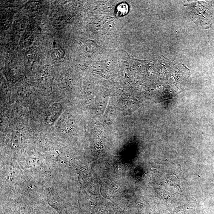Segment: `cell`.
<instances>
[{
  "label": "cell",
  "mask_w": 214,
  "mask_h": 214,
  "mask_svg": "<svg viewBox=\"0 0 214 214\" xmlns=\"http://www.w3.org/2000/svg\"><path fill=\"white\" fill-rule=\"evenodd\" d=\"M64 23L62 22V19H58L55 20L53 26L57 30H61L63 27Z\"/></svg>",
  "instance_id": "2"
},
{
  "label": "cell",
  "mask_w": 214,
  "mask_h": 214,
  "mask_svg": "<svg viewBox=\"0 0 214 214\" xmlns=\"http://www.w3.org/2000/svg\"><path fill=\"white\" fill-rule=\"evenodd\" d=\"M129 12V6L126 3H122L117 6L116 14L119 16H124Z\"/></svg>",
  "instance_id": "1"
}]
</instances>
